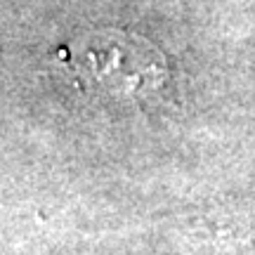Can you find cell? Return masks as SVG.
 <instances>
[{
	"label": "cell",
	"mask_w": 255,
	"mask_h": 255,
	"mask_svg": "<svg viewBox=\"0 0 255 255\" xmlns=\"http://www.w3.org/2000/svg\"><path fill=\"white\" fill-rule=\"evenodd\" d=\"M57 59L76 90L102 100H146L168 81L163 52L126 28L81 33L57 50Z\"/></svg>",
	"instance_id": "1"
}]
</instances>
